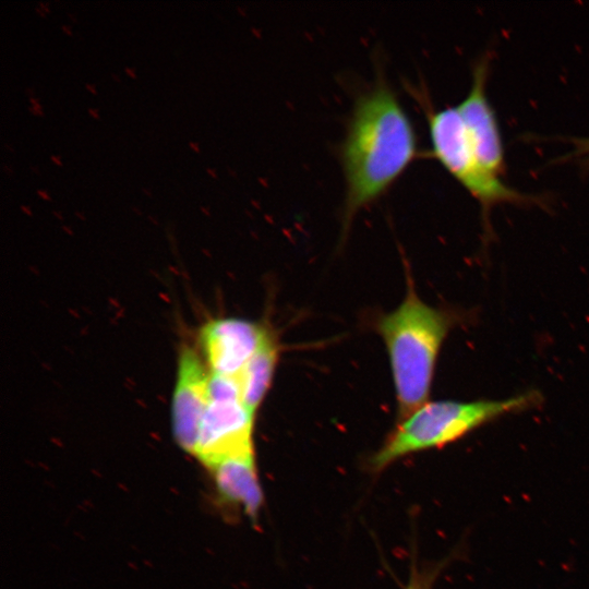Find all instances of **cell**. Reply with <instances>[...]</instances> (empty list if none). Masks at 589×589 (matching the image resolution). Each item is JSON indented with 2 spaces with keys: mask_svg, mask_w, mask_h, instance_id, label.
I'll return each instance as SVG.
<instances>
[{
  "mask_svg": "<svg viewBox=\"0 0 589 589\" xmlns=\"http://www.w3.org/2000/svg\"><path fill=\"white\" fill-rule=\"evenodd\" d=\"M266 325L238 317L205 323L199 333L200 351L211 373L235 377L256 351Z\"/></svg>",
  "mask_w": 589,
  "mask_h": 589,
  "instance_id": "cell-8",
  "label": "cell"
},
{
  "mask_svg": "<svg viewBox=\"0 0 589 589\" xmlns=\"http://www.w3.org/2000/svg\"><path fill=\"white\" fill-rule=\"evenodd\" d=\"M201 211L204 212L205 214H208V212L204 207H202Z\"/></svg>",
  "mask_w": 589,
  "mask_h": 589,
  "instance_id": "cell-33",
  "label": "cell"
},
{
  "mask_svg": "<svg viewBox=\"0 0 589 589\" xmlns=\"http://www.w3.org/2000/svg\"><path fill=\"white\" fill-rule=\"evenodd\" d=\"M21 209H22L23 212L27 213L28 215L32 214L31 211H29V208H28L27 206L22 205V206H21Z\"/></svg>",
  "mask_w": 589,
  "mask_h": 589,
  "instance_id": "cell-27",
  "label": "cell"
},
{
  "mask_svg": "<svg viewBox=\"0 0 589 589\" xmlns=\"http://www.w3.org/2000/svg\"><path fill=\"white\" fill-rule=\"evenodd\" d=\"M32 171H34L36 175L39 173L38 168L35 166H31Z\"/></svg>",
  "mask_w": 589,
  "mask_h": 589,
  "instance_id": "cell-32",
  "label": "cell"
},
{
  "mask_svg": "<svg viewBox=\"0 0 589 589\" xmlns=\"http://www.w3.org/2000/svg\"><path fill=\"white\" fill-rule=\"evenodd\" d=\"M50 159L55 165L62 166V161H61V158L59 156L51 155Z\"/></svg>",
  "mask_w": 589,
  "mask_h": 589,
  "instance_id": "cell-19",
  "label": "cell"
},
{
  "mask_svg": "<svg viewBox=\"0 0 589 589\" xmlns=\"http://www.w3.org/2000/svg\"><path fill=\"white\" fill-rule=\"evenodd\" d=\"M418 154L413 124L396 93L378 79L352 107L340 148L344 229L383 195Z\"/></svg>",
  "mask_w": 589,
  "mask_h": 589,
  "instance_id": "cell-1",
  "label": "cell"
},
{
  "mask_svg": "<svg viewBox=\"0 0 589 589\" xmlns=\"http://www.w3.org/2000/svg\"><path fill=\"white\" fill-rule=\"evenodd\" d=\"M573 149L565 158L577 159L582 166L589 168V137H576L569 141Z\"/></svg>",
  "mask_w": 589,
  "mask_h": 589,
  "instance_id": "cell-12",
  "label": "cell"
},
{
  "mask_svg": "<svg viewBox=\"0 0 589 589\" xmlns=\"http://www.w3.org/2000/svg\"><path fill=\"white\" fill-rule=\"evenodd\" d=\"M29 103L32 104V107L38 110H43L41 105L39 104V100L36 97H31Z\"/></svg>",
  "mask_w": 589,
  "mask_h": 589,
  "instance_id": "cell-13",
  "label": "cell"
},
{
  "mask_svg": "<svg viewBox=\"0 0 589 589\" xmlns=\"http://www.w3.org/2000/svg\"><path fill=\"white\" fill-rule=\"evenodd\" d=\"M456 322L454 312L431 306L418 297L409 274L401 303L377 320L376 330L387 349L400 420L429 401L441 347Z\"/></svg>",
  "mask_w": 589,
  "mask_h": 589,
  "instance_id": "cell-2",
  "label": "cell"
},
{
  "mask_svg": "<svg viewBox=\"0 0 589 589\" xmlns=\"http://www.w3.org/2000/svg\"><path fill=\"white\" fill-rule=\"evenodd\" d=\"M85 87H86V89H87L91 94H93V95H96V94H97V89H96L95 85H93V84H86Z\"/></svg>",
  "mask_w": 589,
  "mask_h": 589,
  "instance_id": "cell-20",
  "label": "cell"
},
{
  "mask_svg": "<svg viewBox=\"0 0 589 589\" xmlns=\"http://www.w3.org/2000/svg\"><path fill=\"white\" fill-rule=\"evenodd\" d=\"M211 371L200 350L183 345L178 357L171 419L178 445L194 454L200 425L209 401Z\"/></svg>",
  "mask_w": 589,
  "mask_h": 589,
  "instance_id": "cell-6",
  "label": "cell"
},
{
  "mask_svg": "<svg viewBox=\"0 0 589 589\" xmlns=\"http://www.w3.org/2000/svg\"><path fill=\"white\" fill-rule=\"evenodd\" d=\"M489 65L488 56L476 62L469 92L456 107L482 166L502 178L505 154L496 115L486 96Z\"/></svg>",
  "mask_w": 589,
  "mask_h": 589,
  "instance_id": "cell-7",
  "label": "cell"
},
{
  "mask_svg": "<svg viewBox=\"0 0 589 589\" xmlns=\"http://www.w3.org/2000/svg\"><path fill=\"white\" fill-rule=\"evenodd\" d=\"M438 574V567L417 568L411 567L410 577L405 589H431Z\"/></svg>",
  "mask_w": 589,
  "mask_h": 589,
  "instance_id": "cell-11",
  "label": "cell"
},
{
  "mask_svg": "<svg viewBox=\"0 0 589 589\" xmlns=\"http://www.w3.org/2000/svg\"><path fill=\"white\" fill-rule=\"evenodd\" d=\"M541 401L529 390L505 399L473 401H426L401 419L382 446L371 456L369 467L380 472L410 454L453 443L500 417L531 408Z\"/></svg>",
  "mask_w": 589,
  "mask_h": 589,
  "instance_id": "cell-3",
  "label": "cell"
},
{
  "mask_svg": "<svg viewBox=\"0 0 589 589\" xmlns=\"http://www.w3.org/2000/svg\"><path fill=\"white\" fill-rule=\"evenodd\" d=\"M254 414L242 402L232 377L211 373L209 401L193 455L208 470L225 460L254 455Z\"/></svg>",
  "mask_w": 589,
  "mask_h": 589,
  "instance_id": "cell-5",
  "label": "cell"
},
{
  "mask_svg": "<svg viewBox=\"0 0 589 589\" xmlns=\"http://www.w3.org/2000/svg\"><path fill=\"white\" fill-rule=\"evenodd\" d=\"M3 170H4V172H5L7 175H9V176H11V175L13 173V170H12L11 167L8 166V165H4V166H3Z\"/></svg>",
  "mask_w": 589,
  "mask_h": 589,
  "instance_id": "cell-25",
  "label": "cell"
},
{
  "mask_svg": "<svg viewBox=\"0 0 589 589\" xmlns=\"http://www.w3.org/2000/svg\"><path fill=\"white\" fill-rule=\"evenodd\" d=\"M219 495L255 519L263 505L255 455L225 460L209 470Z\"/></svg>",
  "mask_w": 589,
  "mask_h": 589,
  "instance_id": "cell-9",
  "label": "cell"
},
{
  "mask_svg": "<svg viewBox=\"0 0 589 589\" xmlns=\"http://www.w3.org/2000/svg\"><path fill=\"white\" fill-rule=\"evenodd\" d=\"M35 11L40 17H46L47 13L41 8L37 7L35 8Z\"/></svg>",
  "mask_w": 589,
  "mask_h": 589,
  "instance_id": "cell-23",
  "label": "cell"
},
{
  "mask_svg": "<svg viewBox=\"0 0 589 589\" xmlns=\"http://www.w3.org/2000/svg\"><path fill=\"white\" fill-rule=\"evenodd\" d=\"M111 77H112L116 82H120V81H121L120 77H119V75L116 74V73H112V74H111Z\"/></svg>",
  "mask_w": 589,
  "mask_h": 589,
  "instance_id": "cell-28",
  "label": "cell"
},
{
  "mask_svg": "<svg viewBox=\"0 0 589 589\" xmlns=\"http://www.w3.org/2000/svg\"><path fill=\"white\" fill-rule=\"evenodd\" d=\"M37 194L39 197H41L44 201H50L51 197L49 196V194L47 193V191L45 190H37Z\"/></svg>",
  "mask_w": 589,
  "mask_h": 589,
  "instance_id": "cell-14",
  "label": "cell"
},
{
  "mask_svg": "<svg viewBox=\"0 0 589 589\" xmlns=\"http://www.w3.org/2000/svg\"><path fill=\"white\" fill-rule=\"evenodd\" d=\"M207 172H208L212 177L216 178L215 171H214L213 169L207 168Z\"/></svg>",
  "mask_w": 589,
  "mask_h": 589,
  "instance_id": "cell-31",
  "label": "cell"
},
{
  "mask_svg": "<svg viewBox=\"0 0 589 589\" xmlns=\"http://www.w3.org/2000/svg\"><path fill=\"white\" fill-rule=\"evenodd\" d=\"M76 215L83 218V215L81 213L76 212Z\"/></svg>",
  "mask_w": 589,
  "mask_h": 589,
  "instance_id": "cell-34",
  "label": "cell"
},
{
  "mask_svg": "<svg viewBox=\"0 0 589 589\" xmlns=\"http://www.w3.org/2000/svg\"><path fill=\"white\" fill-rule=\"evenodd\" d=\"M279 346L276 334L266 325L262 340L243 369L232 377L242 402L256 411L273 381L278 361Z\"/></svg>",
  "mask_w": 589,
  "mask_h": 589,
  "instance_id": "cell-10",
  "label": "cell"
},
{
  "mask_svg": "<svg viewBox=\"0 0 589 589\" xmlns=\"http://www.w3.org/2000/svg\"><path fill=\"white\" fill-rule=\"evenodd\" d=\"M25 93L29 96V98H31V97H35V96H34V95H35V89L32 88V87H27V88L25 89Z\"/></svg>",
  "mask_w": 589,
  "mask_h": 589,
  "instance_id": "cell-24",
  "label": "cell"
},
{
  "mask_svg": "<svg viewBox=\"0 0 589 589\" xmlns=\"http://www.w3.org/2000/svg\"><path fill=\"white\" fill-rule=\"evenodd\" d=\"M142 191L144 192V194L148 195L149 197L152 196V191H151V189L142 188Z\"/></svg>",
  "mask_w": 589,
  "mask_h": 589,
  "instance_id": "cell-26",
  "label": "cell"
},
{
  "mask_svg": "<svg viewBox=\"0 0 589 589\" xmlns=\"http://www.w3.org/2000/svg\"><path fill=\"white\" fill-rule=\"evenodd\" d=\"M432 153L452 177L479 203L484 237H491L490 214L494 206L542 205L539 196L522 193L489 172L479 160L457 107H425Z\"/></svg>",
  "mask_w": 589,
  "mask_h": 589,
  "instance_id": "cell-4",
  "label": "cell"
},
{
  "mask_svg": "<svg viewBox=\"0 0 589 589\" xmlns=\"http://www.w3.org/2000/svg\"><path fill=\"white\" fill-rule=\"evenodd\" d=\"M4 147H5V149H8V151H10V152H14V149H13V147H12L11 144L5 143V144H4Z\"/></svg>",
  "mask_w": 589,
  "mask_h": 589,
  "instance_id": "cell-29",
  "label": "cell"
},
{
  "mask_svg": "<svg viewBox=\"0 0 589 589\" xmlns=\"http://www.w3.org/2000/svg\"><path fill=\"white\" fill-rule=\"evenodd\" d=\"M69 17L71 19L73 23H77V19L74 14H69Z\"/></svg>",
  "mask_w": 589,
  "mask_h": 589,
  "instance_id": "cell-30",
  "label": "cell"
},
{
  "mask_svg": "<svg viewBox=\"0 0 589 589\" xmlns=\"http://www.w3.org/2000/svg\"><path fill=\"white\" fill-rule=\"evenodd\" d=\"M29 112L35 116L44 117L43 110L35 109L34 107L28 108Z\"/></svg>",
  "mask_w": 589,
  "mask_h": 589,
  "instance_id": "cell-17",
  "label": "cell"
},
{
  "mask_svg": "<svg viewBox=\"0 0 589 589\" xmlns=\"http://www.w3.org/2000/svg\"><path fill=\"white\" fill-rule=\"evenodd\" d=\"M61 29L65 35L72 36V34H73L71 27L68 26V25H62Z\"/></svg>",
  "mask_w": 589,
  "mask_h": 589,
  "instance_id": "cell-21",
  "label": "cell"
},
{
  "mask_svg": "<svg viewBox=\"0 0 589 589\" xmlns=\"http://www.w3.org/2000/svg\"><path fill=\"white\" fill-rule=\"evenodd\" d=\"M87 112L89 113L91 117H93V118H95V119H98V118H99V113H98V110H97V109L88 108Z\"/></svg>",
  "mask_w": 589,
  "mask_h": 589,
  "instance_id": "cell-18",
  "label": "cell"
},
{
  "mask_svg": "<svg viewBox=\"0 0 589 589\" xmlns=\"http://www.w3.org/2000/svg\"><path fill=\"white\" fill-rule=\"evenodd\" d=\"M38 7L41 8L46 13H49V12H50V9H49V7H48V3H46V2L40 1V2L38 3Z\"/></svg>",
  "mask_w": 589,
  "mask_h": 589,
  "instance_id": "cell-22",
  "label": "cell"
},
{
  "mask_svg": "<svg viewBox=\"0 0 589 589\" xmlns=\"http://www.w3.org/2000/svg\"><path fill=\"white\" fill-rule=\"evenodd\" d=\"M133 209H134L135 212H137V213H141L136 207H133Z\"/></svg>",
  "mask_w": 589,
  "mask_h": 589,
  "instance_id": "cell-35",
  "label": "cell"
},
{
  "mask_svg": "<svg viewBox=\"0 0 589 589\" xmlns=\"http://www.w3.org/2000/svg\"><path fill=\"white\" fill-rule=\"evenodd\" d=\"M124 71L131 79H136V74L133 68L127 67Z\"/></svg>",
  "mask_w": 589,
  "mask_h": 589,
  "instance_id": "cell-16",
  "label": "cell"
},
{
  "mask_svg": "<svg viewBox=\"0 0 589 589\" xmlns=\"http://www.w3.org/2000/svg\"><path fill=\"white\" fill-rule=\"evenodd\" d=\"M189 146L190 148H192V151H194L195 153H201V148L199 146V144L196 142H193V141H190L189 142Z\"/></svg>",
  "mask_w": 589,
  "mask_h": 589,
  "instance_id": "cell-15",
  "label": "cell"
}]
</instances>
